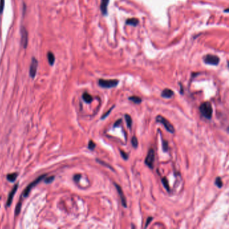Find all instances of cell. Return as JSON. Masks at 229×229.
I'll list each match as a JSON object with an SVG mask.
<instances>
[{
    "label": "cell",
    "mask_w": 229,
    "mask_h": 229,
    "mask_svg": "<svg viewBox=\"0 0 229 229\" xmlns=\"http://www.w3.org/2000/svg\"><path fill=\"white\" fill-rule=\"evenodd\" d=\"M199 111L202 115L207 119H210L212 116V107L211 103L208 101H206L201 104L199 107Z\"/></svg>",
    "instance_id": "6da1fadb"
},
{
    "label": "cell",
    "mask_w": 229,
    "mask_h": 229,
    "mask_svg": "<svg viewBox=\"0 0 229 229\" xmlns=\"http://www.w3.org/2000/svg\"><path fill=\"white\" fill-rule=\"evenodd\" d=\"M119 81L117 79H99L98 84L102 88H112L118 85Z\"/></svg>",
    "instance_id": "7a4b0ae2"
},
{
    "label": "cell",
    "mask_w": 229,
    "mask_h": 229,
    "mask_svg": "<svg viewBox=\"0 0 229 229\" xmlns=\"http://www.w3.org/2000/svg\"><path fill=\"white\" fill-rule=\"evenodd\" d=\"M156 120H157V122L162 124L163 125L165 126V128H166V130H167L168 132H169L170 133H172V134H173V133L175 132V128L173 127V126L169 122L167 119L163 118L162 116L159 115V116H157Z\"/></svg>",
    "instance_id": "3957f363"
},
{
    "label": "cell",
    "mask_w": 229,
    "mask_h": 229,
    "mask_svg": "<svg viewBox=\"0 0 229 229\" xmlns=\"http://www.w3.org/2000/svg\"><path fill=\"white\" fill-rule=\"evenodd\" d=\"M46 176V175L44 174V175H42L41 176H40L39 177H38L36 180H35L34 181H33L32 183H30L28 185V187L25 189L24 192L23 193V197H26L28 196V194H30V192L32 190V187H34L36 184H38V183L40 182V181H42V179H44V177Z\"/></svg>",
    "instance_id": "277c9868"
},
{
    "label": "cell",
    "mask_w": 229,
    "mask_h": 229,
    "mask_svg": "<svg viewBox=\"0 0 229 229\" xmlns=\"http://www.w3.org/2000/svg\"><path fill=\"white\" fill-rule=\"evenodd\" d=\"M204 61L206 64L210 65H217L219 63V57L214 54H207L204 58Z\"/></svg>",
    "instance_id": "5b68a950"
},
{
    "label": "cell",
    "mask_w": 229,
    "mask_h": 229,
    "mask_svg": "<svg viewBox=\"0 0 229 229\" xmlns=\"http://www.w3.org/2000/svg\"><path fill=\"white\" fill-rule=\"evenodd\" d=\"M154 161H155V151L153 148H150L148 152L147 156L146 157L145 163L148 167L150 168V169H153Z\"/></svg>",
    "instance_id": "8992f818"
},
{
    "label": "cell",
    "mask_w": 229,
    "mask_h": 229,
    "mask_svg": "<svg viewBox=\"0 0 229 229\" xmlns=\"http://www.w3.org/2000/svg\"><path fill=\"white\" fill-rule=\"evenodd\" d=\"M37 68H38V61H37L36 58L32 57L31 64H30V75L32 78H34L35 76H36Z\"/></svg>",
    "instance_id": "52a82bcc"
},
{
    "label": "cell",
    "mask_w": 229,
    "mask_h": 229,
    "mask_svg": "<svg viewBox=\"0 0 229 229\" xmlns=\"http://www.w3.org/2000/svg\"><path fill=\"white\" fill-rule=\"evenodd\" d=\"M28 42V34L26 29L24 27H22L21 28V43L24 49L27 47Z\"/></svg>",
    "instance_id": "ba28073f"
},
{
    "label": "cell",
    "mask_w": 229,
    "mask_h": 229,
    "mask_svg": "<svg viewBox=\"0 0 229 229\" xmlns=\"http://www.w3.org/2000/svg\"><path fill=\"white\" fill-rule=\"evenodd\" d=\"M114 185H115L116 190H117V191H118V194H119L120 197L122 204V206H123L124 208H126V207H127L126 200V198H125V197H124V193H123V192H122V188H121L120 185H118V184H116V183H114Z\"/></svg>",
    "instance_id": "9c48e42d"
},
{
    "label": "cell",
    "mask_w": 229,
    "mask_h": 229,
    "mask_svg": "<svg viewBox=\"0 0 229 229\" xmlns=\"http://www.w3.org/2000/svg\"><path fill=\"white\" fill-rule=\"evenodd\" d=\"M17 188H18V185L17 184L15 185L14 187H13V189L12 190L11 192H10V194H9V197H8V198H7V207H9L10 205L12 204L13 198H14V196L16 192H17Z\"/></svg>",
    "instance_id": "30bf717a"
},
{
    "label": "cell",
    "mask_w": 229,
    "mask_h": 229,
    "mask_svg": "<svg viewBox=\"0 0 229 229\" xmlns=\"http://www.w3.org/2000/svg\"><path fill=\"white\" fill-rule=\"evenodd\" d=\"M110 2V0H101V5H100V10L101 11L102 14L106 16L108 13V5Z\"/></svg>",
    "instance_id": "8fae6325"
},
{
    "label": "cell",
    "mask_w": 229,
    "mask_h": 229,
    "mask_svg": "<svg viewBox=\"0 0 229 229\" xmlns=\"http://www.w3.org/2000/svg\"><path fill=\"white\" fill-rule=\"evenodd\" d=\"M173 95H174V92H173V91H172L171 89H168V88L163 89L162 91V93H161V96H162L163 98H166V99L171 98V97H173Z\"/></svg>",
    "instance_id": "7c38bea8"
},
{
    "label": "cell",
    "mask_w": 229,
    "mask_h": 229,
    "mask_svg": "<svg viewBox=\"0 0 229 229\" xmlns=\"http://www.w3.org/2000/svg\"><path fill=\"white\" fill-rule=\"evenodd\" d=\"M126 24L127 25L132 26H136L138 24V20L136 17H132L129 18L126 21Z\"/></svg>",
    "instance_id": "4fadbf2b"
},
{
    "label": "cell",
    "mask_w": 229,
    "mask_h": 229,
    "mask_svg": "<svg viewBox=\"0 0 229 229\" xmlns=\"http://www.w3.org/2000/svg\"><path fill=\"white\" fill-rule=\"evenodd\" d=\"M82 98H83V99L84 100V101H85V102L87 103H91V101H92V100H93L92 96H91L90 94H89L88 93H86V92L83 94Z\"/></svg>",
    "instance_id": "5bb4252c"
},
{
    "label": "cell",
    "mask_w": 229,
    "mask_h": 229,
    "mask_svg": "<svg viewBox=\"0 0 229 229\" xmlns=\"http://www.w3.org/2000/svg\"><path fill=\"white\" fill-rule=\"evenodd\" d=\"M47 59H48L49 64L50 65H53L54 61H55V57H54V54H53V53L52 52H49L47 53Z\"/></svg>",
    "instance_id": "9a60e30c"
},
{
    "label": "cell",
    "mask_w": 229,
    "mask_h": 229,
    "mask_svg": "<svg viewBox=\"0 0 229 229\" xmlns=\"http://www.w3.org/2000/svg\"><path fill=\"white\" fill-rule=\"evenodd\" d=\"M128 99H129V100H131V101H132L134 103H136V104H139V103L142 102V99L138 97V96H131Z\"/></svg>",
    "instance_id": "2e32d148"
},
{
    "label": "cell",
    "mask_w": 229,
    "mask_h": 229,
    "mask_svg": "<svg viewBox=\"0 0 229 229\" xmlns=\"http://www.w3.org/2000/svg\"><path fill=\"white\" fill-rule=\"evenodd\" d=\"M17 177V173H10L7 175V180L10 181H14L15 180H16V178Z\"/></svg>",
    "instance_id": "e0dca14e"
},
{
    "label": "cell",
    "mask_w": 229,
    "mask_h": 229,
    "mask_svg": "<svg viewBox=\"0 0 229 229\" xmlns=\"http://www.w3.org/2000/svg\"><path fill=\"white\" fill-rule=\"evenodd\" d=\"M125 119H126V124L128 126V128H131V126H132V118L130 116V115H128V114H125Z\"/></svg>",
    "instance_id": "ac0fdd59"
},
{
    "label": "cell",
    "mask_w": 229,
    "mask_h": 229,
    "mask_svg": "<svg viewBox=\"0 0 229 229\" xmlns=\"http://www.w3.org/2000/svg\"><path fill=\"white\" fill-rule=\"evenodd\" d=\"M162 183L164 185V187L167 190V191L168 192H169L170 191V188H169V183H168V181L167 180V178L166 177H163L162 179Z\"/></svg>",
    "instance_id": "d6986e66"
},
{
    "label": "cell",
    "mask_w": 229,
    "mask_h": 229,
    "mask_svg": "<svg viewBox=\"0 0 229 229\" xmlns=\"http://www.w3.org/2000/svg\"><path fill=\"white\" fill-rule=\"evenodd\" d=\"M215 184L218 187H220V188H221L222 186V185H223V183L222 181L221 178L220 177H216V179L215 180Z\"/></svg>",
    "instance_id": "ffe728a7"
},
{
    "label": "cell",
    "mask_w": 229,
    "mask_h": 229,
    "mask_svg": "<svg viewBox=\"0 0 229 229\" xmlns=\"http://www.w3.org/2000/svg\"><path fill=\"white\" fill-rule=\"evenodd\" d=\"M21 208H22V202H19L18 204L16 205V210H15V214H16V215H18L19 214V213L20 212V210H21Z\"/></svg>",
    "instance_id": "44dd1931"
},
{
    "label": "cell",
    "mask_w": 229,
    "mask_h": 229,
    "mask_svg": "<svg viewBox=\"0 0 229 229\" xmlns=\"http://www.w3.org/2000/svg\"><path fill=\"white\" fill-rule=\"evenodd\" d=\"M131 143H132V147L134 148H136L138 147V140H137V138H136L135 136H133L132 138Z\"/></svg>",
    "instance_id": "7402d4cb"
},
{
    "label": "cell",
    "mask_w": 229,
    "mask_h": 229,
    "mask_svg": "<svg viewBox=\"0 0 229 229\" xmlns=\"http://www.w3.org/2000/svg\"><path fill=\"white\" fill-rule=\"evenodd\" d=\"M97 162H98L99 163H100L101 165H103V166H106V167H108V168H109V169H112V171H114V168L112 167V166H110V165H109V164L103 162V161H102L99 160V159H97Z\"/></svg>",
    "instance_id": "603a6c76"
},
{
    "label": "cell",
    "mask_w": 229,
    "mask_h": 229,
    "mask_svg": "<svg viewBox=\"0 0 229 229\" xmlns=\"http://www.w3.org/2000/svg\"><path fill=\"white\" fill-rule=\"evenodd\" d=\"M95 147H96V144L94 143V141L91 140H89V144H88L89 149H90V150H93Z\"/></svg>",
    "instance_id": "cb8c5ba5"
},
{
    "label": "cell",
    "mask_w": 229,
    "mask_h": 229,
    "mask_svg": "<svg viewBox=\"0 0 229 229\" xmlns=\"http://www.w3.org/2000/svg\"><path fill=\"white\" fill-rule=\"evenodd\" d=\"M54 180V176H50L49 177H47L45 180H44V182L46 183H52Z\"/></svg>",
    "instance_id": "d4e9b609"
},
{
    "label": "cell",
    "mask_w": 229,
    "mask_h": 229,
    "mask_svg": "<svg viewBox=\"0 0 229 229\" xmlns=\"http://www.w3.org/2000/svg\"><path fill=\"white\" fill-rule=\"evenodd\" d=\"M163 149L164 151L167 152L168 150V143L166 140H163Z\"/></svg>",
    "instance_id": "484cf974"
},
{
    "label": "cell",
    "mask_w": 229,
    "mask_h": 229,
    "mask_svg": "<svg viewBox=\"0 0 229 229\" xmlns=\"http://www.w3.org/2000/svg\"><path fill=\"white\" fill-rule=\"evenodd\" d=\"M120 151L121 156H122V157L124 159H125V160H127V159H128V154H127L126 153H125V152H124V151H123V150H120Z\"/></svg>",
    "instance_id": "4316f807"
},
{
    "label": "cell",
    "mask_w": 229,
    "mask_h": 229,
    "mask_svg": "<svg viewBox=\"0 0 229 229\" xmlns=\"http://www.w3.org/2000/svg\"><path fill=\"white\" fill-rule=\"evenodd\" d=\"M114 108V106L112 108L110 109V110H109L108 111V112H106V114H104L103 116H102V117H101V120H103L104 118H106V117H107V116H108L109 114H110V113L111 112H112V109H113Z\"/></svg>",
    "instance_id": "83f0119b"
},
{
    "label": "cell",
    "mask_w": 229,
    "mask_h": 229,
    "mask_svg": "<svg viewBox=\"0 0 229 229\" xmlns=\"http://www.w3.org/2000/svg\"><path fill=\"white\" fill-rule=\"evenodd\" d=\"M4 0H0V14L3 12V7H4Z\"/></svg>",
    "instance_id": "f1b7e54d"
},
{
    "label": "cell",
    "mask_w": 229,
    "mask_h": 229,
    "mask_svg": "<svg viewBox=\"0 0 229 229\" xmlns=\"http://www.w3.org/2000/svg\"><path fill=\"white\" fill-rule=\"evenodd\" d=\"M121 122H122V120H121V119H119V120H118L116 121V122H115V124H114V128H116V127H118V126H119L120 125Z\"/></svg>",
    "instance_id": "f546056e"
},
{
    "label": "cell",
    "mask_w": 229,
    "mask_h": 229,
    "mask_svg": "<svg viewBox=\"0 0 229 229\" xmlns=\"http://www.w3.org/2000/svg\"><path fill=\"white\" fill-rule=\"evenodd\" d=\"M153 220V218L152 217H149V218H148L147 220V222H146L145 224V228L148 227V225L150 224V222Z\"/></svg>",
    "instance_id": "4dcf8cb0"
},
{
    "label": "cell",
    "mask_w": 229,
    "mask_h": 229,
    "mask_svg": "<svg viewBox=\"0 0 229 229\" xmlns=\"http://www.w3.org/2000/svg\"><path fill=\"white\" fill-rule=\"evenodd\" d=\"M80 179H81V175H75L73 177L74 181H79Z\"/></svg>",
    "instance_id": "1f68e13d"
},
{
    "label": "cell",
    "mask_w": 229,
    "mask_h": 229,
    "mask_svg": "<svg viewBox=\"0 0 229 229\" xmlns=\"http://www.w3.org/2000/svg\"><path fill=\"white\" fill-rule=\"evenodd\" d=\"M228 11H229V9H227V10H225V12H228Z\"/></svg>",
    "instance_id": "d6a6232c"
}]
</instances>
